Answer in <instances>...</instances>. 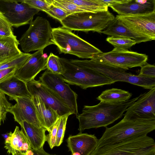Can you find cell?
I'll use <instances>...</instances> for the list:
<instances>
[{
  "label": "cell",
  "instance_id": "6da1fadb",
  "mask_svg": "<svg viewBox=\"0 0 155 155\" xmlns=\"http://www.w3.org/2000/svg\"><path fill=\"white\" fill-rule=\"evenodd\" d=\"M140 96L121 103L100 101L95 105H84L82 113L76 115L79 122L78 130L82 132L85 129L106 127L122 117L128 107Z\"/></svg>",
  "mask_w": 155,
  "mask_h": 155
},
{
  "label": "cell",
  "instance_id": "7a4b0ae2",
  "mask_svg": "<svg viewBox=\"0 0 155 155\" xmlns=\"http://www.w3.org/2000/svg\"><path fill=\"white\" fill-rule=\"evenodd\" d=\"M155 129V119L134 120L123 118L110 127H106L96 147L117 143L124 140L147 135Z\"/></svg>",
  "mask_w": 155,
  "mask_h": 155
},
{
  "label": "cell",
  "instance_id": "3957f363",
  "mask_svg": "<svg viewBox=\"0 0 155 155\" xmlns=\"http://www.w3.org/2000/svg\"><path fill=\"white\" fill-rule=\"evenodd\" d=\"M51 41L59 54H70L82 58L91 59L103 52L64 27L53 28Z\"/></svg>",
  "mask_w": 155,
  "mask_h": 155
},
{
  "label": "cell",
  "instance_id": "277c9868",
  "mask_svg": "<svg viewBox=\"0 0 155 155\" xmlns=\"http://www.w3.org/2000/svg\"><path fill=\"white\" fill-rule=\"evenodd\" d=\"M73 64L81 68H85L97 71L105 76L115 83L125 82L150 90L155 87V78H147L134 75L126 72L123 68L88 60L70 59Z\"/></svg>",
  "mask_w": 155,
  "mask_h": 155
},
{
  "label": "cell",
  "instance_id": "5b68a950",
  "mask_svg": "<svg viewBox=\"0 0 155 155\" xmlns=\"http://www.w3.org/2000/svg\"><path fill=\"white\" fill-rule=\"evenodd\" d=\"M115 18L108 10L81 12L70 14L60 22L63 27L71 31L101 33Z\"/></svg>",
  "mask_w": 155,
  "mask_h": 155
},
{
  "label": "cell",
  "instance_id": "8992f818",
  "mask_svg": "<svg viewBox=\"0 0 155 155\" xmlns=\"http://www.w3.org/2000/svg\"><path fill=\"white\" fill-rule=\"evenodd\" d=\"M91 155H155V143L152 138L142 136L96 147Z\"/></svg>",
  "mask_w": 155,
  "mask_h": 155
},
{
  "label": "cell",
  "instance_id": "52a82bcc",
  "mask_svg": "<svg viewBox=\"0 0 155 155\" xmlns=\"http://www.w3.org/2000/svg\"><path fill=\"white\" fill-rule=\"evenodd\" d=\"M64 69L61 75L64 81L68 84L75 85L84 89L89 87L102 86L115 83L110 78L97 71L79 67L69 60L59 58Z\"/></svg>",
  "mask_w": 155,
  "mask_h": 155
},
{
  "label": "cell",
  "instance_id": "ba28073f",
  "mask_svg": "<svg viewBox=\"0 0 155 155\" xmlns=\"http://www.w3.org/2000/svg\"><path fill=\"white\" fill-rule=\"evenodd\" d=\"M29 25L28 28L19 41L24 53L44 49L54 44L51 40L52 28L47 19L38 16Z\"/></svg>",
  "mask_w": 155,
  "mask_h": 155
},
{
  "label": "cell",
  "instance_id": "9c48e42d",
  "mask_svg": "<svg viewBox=\"0 0 155 155\" xmlns=\"http://www.w3.org/2000/svg\"><path fill=\"white\" fill-rule=\"evenodd\" d=\"M91 59L126 70L129 68L141 67L145 64L147 63L148 56L136 52L114 48L110 51L94 55Z\"/></svg>",
  "mask_w": 155,
  "mask_h": 155
},
{
  "label": "cell",
  "instance_id": "30bf717a",
  "mask_svg": "<svg viewBox=\"0 0 155 155\" xmlns=\"http://www.w3.org/2000/svg\"><path fill=\"white\" fill-rule=\"evenodd\" d=\"M39 81L53 92L72 111L78 114L77 94L63 80L61 75L47 70L39 77Z\"/></svg>",
  "mask_w": 155,
  "mask_h": 155
},
{
  "label": "cell",
  "instance_id": "8fae6325",
  "mask_svg": "<svg viewBox=\"0 0 155 155\" xmlns=\"http://www.w3.org/2000/svg\"><path fill=\"white\" fill-rule=\"evenodd\" d=\"M4 5L2 12L12 26L18 28L30 24L34 16L40 11L21 0L1 1Z\"/></svg>",
  "mask_w": 155,
  "mask_h": 155
},
{
  "label": "cell",
  "instance_id": "7c38bea8",
  "mask_svg": "<svg viewBox=\"0 0 155 155\" xmlns=\"http://www.w3.org/2000/svg\"><path fill=\"white\" fill-rule=\"evenodd\" d=\"M155 87L143 94L126 110L124 118L155 119Z\"/></svg>",
  "mask_w": 155,
  "mask_h": 155
},
{
  "label": "cell",
  "instance_id": "4fadbf2b",
  "mask_svg": "<svg viewBox=\"0 0 155 155\" xmlns=\"http://www.w3.org/2000/svg\"><path fill=\"white\" fill-rule=\"evenodd\" d=\"M115 17L132 30L150 38L152 40H155V12L137 15H117Z\"/></svg>",
  "mask_w": 155,
  "mask_h": 155
},
{
  "label": "cell",
  "instance_id": "5bb4252c",
  "mask_svg": "<svg viewBox=\"0 0 155 155\" xmlns=\"http://www.w3.org/2000/svg\"><path fill=\"white\" fill-rule=\"evenodd\" d=\"M26 84L31 96H38L43 102L56 111L60 117L68 114H73L67 105L39 80L34 79L27 83Z\"/></svg>",
  "mask_w": 155,
  "mask_h": 155
},
{
  "label": "cell",
  "instance_id": "9a60e30c",
  "mask_svg": "<svg viewBox=\"0 0 155 155\" xmlns=\"http://www.w3.org/2000/svg\"><path fill=\"white\" fill-rule=\"evenodd\" d=\"M16 103L12 105L9 112L12 114L15 121L20 124L26 121L35 127H42L38 118L35 106L32 98L16 97Z\"/></svg>",
  "mask_w": 155,
  "mask_h": 155
},
{
  "label": "cell",
  "instance_id": "2e32d148",
  "mask_svg": "<svg viewBox=\"0 0 155 155\" xmlns=\"http://www.w3.org/2000/svg\"><path fill=\"white\" fill-rule=\"evenodd\" d=\"M44 49L38 50L31 54L27 61L17 69L15 75L27 83L34 79L41 71L47 69L48 57L44 54Z\"/></svg>",
  "mask_w": 155,
  "mask_h": 155
},
{
  "label": "cell",
  "instance_id": "e0dca14e",
  "mask_svg": "<svg viewBox=\"0 0 155 155\" xmlns=\"http://www.w3.org/2000/svg\"><path fill=\"white\" fill-rule=\"evenodd\" d=\"M66 141L67 146L71 154L91 155L97 146L98 139L94 134L80 132L69 136Z\"/></svg>",
  "mask_w": 155,
  "mask_h": 155
},
{
  "label": "cell",
  "instance_id": "ac0fdd59",
  "mask_svg": "<svg viewBox=\"0 0 155 155\" xmlns=\"http://www.w3.org/2000/svg\"><path fill=\"white\" fill-rule=\"evenodd\" d=\"M8 133L5 139L4 148L9 154L25 155L26 152L32 149L27 137L22 130L16 126L13 132Z\"/></svg>",
  "mask_w": 155,
  "mask_h": 155
},
{
  "label": "cell",
  "instance_id": "d6986e66",
  "mask_svg": "<svg viewBox=\"0 0 155 155\" xmlns=\"http://www.w3.org/2000/svg\"><path fill=\"white\" fill-rule=\"evenodd\" d=\"M101 33L110 36L131 39L134 40L137 44L152 41L150 38L138 33L124 25L115 17Z\"/></svg>",
  "mask_w": 155,
  "mask_h": 155
},
{
  "label": "cell",
  "instance_id": "ffe728a7",
  "mask_svg": "<svg viewBox=\"0 0 155 155\" xmlns=\"http://www.w3.org/2000/svg\"><path fill=\"white\" fill-rule=\"evenodd\" d=\"M119 15H126L146 14L155 12V0H148L141 4L136 0H129L127 2L110 7Z\"/></svg>",
  "mask_w": 155,
  "mask_h": 155
},
{
  "label": "cell",
  "instance_id": "44dd1931",
  "mask_svg": "<svg viewBox=\"0 0 155 155\" xmlns=\"http://www.w3.org/2000/svg\"><path fill=\"white\" fill-rule=\"evenodd\" d=\"M0 91L9 96L11 100L16 97L32 98L26 83L15 75L0 83Z\"/></svg>",
  "mask_w": 155,
  "mask_h": 155
},
{
  "label": "cell",
  "instance_id": "7402d4cb",
  "mask_svg": "<svg viewBox=\"0 0 155 155\" xmlns=\"http://www.w3.org/2000/svg\"><path fill=\"white\" fill-rule=\"evenodd\" d=\"M38 119L42 127L48 132L51 127L60 117L57 111L43 102L38 96L32 95Z\"/></svg>",
  "mask_w": 155,
  "mask_h": 155
},
{
  "label": "cell",
  "instance_id": "603a6c76",
  "mask_svg": "<svg viewBox=\"0 0 155 155\" xmlns=\"http://www.w3.org/2000/svg\"><path fill=\"white\" fill-rule=\"evenodd\" d=\"M19 124L32 150H37L43 147L46 141L45 132L47 130L45 128L37 127L25 121H22Z\"/></svg>",
  "mask_w": 155,
  "mask_h": 155
},
{
  "label": "cell",
  "instance_id": "cb8c5ba5",
  "mask_svg": "<svg viewBox=\"0 0 155 155\" xmlns=\"http://www.w3.org/2000/svg\"><path fill=\"white\" fill-rule=\"evenodd\" d=\"M19 41L16 36L0 35V64L22 54L18 48Z\"/></svg>",
  "mask_w": 155,
  "mask_h": 155
},
{
  "label": "cell",
  "instance_id": "d4e9b609",
  "mask_svg": "<svg viewBox=\"0 0 155 155\" xmlns=\"http://www.w3.org/2000/svg\"><path fill=\"white\" fill-rule=\"evenodd\" d=\"M132 96V94L128 91L112 88L103 91L97 99L100 101L119 103L129 100Z\"/></svg>",
  "mask_w": 155,
  "mask_h": 155
},
{
  "label": "cell",
  "instance_id": "484cf974",
  "mask_svg": "<svg viewBox=\"0 0 155 155\" xmlns=\"http://www.w3.org/2000/svg\"><path fill=\"white\" fill-rule=\"evenodd\" d=\"M78 6L84 8L87 12L108 10L107 5L102 0H68Z\"/></svg>",
  "mask_w": 155,
  "mask_h": 155
},
{
  "label": "cell",
  "instance_id": "4316f807",
  "mask_svg": "<svg viewBox=\"0 0 155 155\" xmlns=\"http://www.w3.org/2000/svg\"><path fill=\"white\" fill-rule=\"evenodd\" d=\"M106 41L114 48L121 50H128L137 44L134 40L121 37L109 36L106 38Z\"/></svg>",
  "mask_w": 155,
  "mask_h": 155
},
{
  "label": "cell",
  "instance_id": "83f0119b",
  "mask_svg": "<svg viewBox=\"0 0 155 155\" xmlns=\"http://www.w3.org/2000/svg\"><path fill=\"white\" fill-rule=\"evenodd\" d=\"M51 1L52 5L63 9L69 14L81 12H87L84 8L68 0H51Z\"/></svg>",
  "mask_w": 155,
  "mask_h": 155
},
{
  "label": "cell",
  "instance_id": "f1b7e54d",
  "mask_svg": "<svg viewBox=\"0 0 155 155\" xmlns=\"http://www.w3.org/2000/svg\"><path fill=\"white\" fill-rule=\"evenodd\" d=\"M31 54L23 53L21 54L0 64V71L5 69L17 67L23 65L30 57Z\"/></svg>",
  "mask_w": 155,
  "mask_h": 155
},
{
  "label": "cell",
  "instance_id": "f546056e",
  "mask_svg": "<svg viewBox=\"0 0 155 155\" xmlns=\"http://www.w3.org/2000/svg\"><path fill=\"white\" fill-rule=\"evenodd\" d=\"M46 66L47 70L53 73L61 75L64 73V68L59 57L52 53H50L48 57Z\"/></svg>",
  "mask_w": 155,
  "mask_h": 155
},
{
  "label": "cell",
  "instance_id": "4dcf8cb0",
  "mask_svg": "<svg viewBox=\"0 0 155 155\" xmlns=\"http://www.w3.org/2000/svg\"><path fill=\"white\" fill-rule=\"evenodd\" d=\"M23 2L31 7L45 12L52 7L51 0H23Z\"/></svg>",
  "mask_w": 155,
  "mask_h": 155
},
{
  "label": "cell",
  "instance_id": "1f68e13d",
  "mask_svg": "<svg viewBox=\"0 0 155 155\" xmlns=\"http://www.w3.org/2000/svg\"><path fill=\"white\" fill-rule=\"evenodd\" d=\"M71 115L68 114L60 117L58 127L56 146L58 147L62 143L64 138L67 120L68 117Z\"/></svg>",
  "mask_w": 155,
  "mask_h": 155
},
{
  "label": "cell",
  "instance_id": "d6a6232c",
  "mask_svg": "<svg viewBox=\"0 0 155 155\" xmlns=\"http://www.w3.org/2000/svg\"><path fill=\"white\" fill-rule=\"evenodd\" d=\"M12 26L0 11V35L14 36L12 30Z\"/></svg>",
  "mask_w": 155,
  "mask_h": 155
},
{
  "label": "cell",
  "instance_id": "836d02e7",
  "mask_svg": "<svg viewBox=\"0 0 155 155\" xmlns=\"http://www.w3.org/2000/svg\"><path fill=\"white\" fill-rule=\"evenodd\" d=\"M12 106L7 100L5 94L0 91V118L3 123L6 119L7 114L9 112Z\"/></svg>",
  "mask_w": 155,
  "mask_h": 155
},
{
  "label": "cell",
  "instance_id": "e575fe53",
  "mask_svg": "<svg viewBox=\"0 0 155 155\" xmlns=\"http://www.w3.org/2000/svg\"><path fill=\"white\" fill-rule=\"evenodd\" d=\"M60 117L49 129V134L46 136V141L51 149L56 146L57 132L60 122Z\"/></svg>",
  "mask_w": 155,
  "mask_h": 155
},
{
  "label": "cell",
  "instance_id": "d590c367",
  "mask_svg": "<svg viewBox=\"0 0 155 155\" xmlns=\"http://www.w3.org/2000/svg\"><path fill=\"white\" fill-rule=\"evenodd\" d=\"M45 12L50 16L60 21L70 15L63 9L53 5L49 10Z\"/></svg>",
  "mask_w": 155,
  "mask_h": 155
},
{
  "label": "cell",
  "instance_id": "8d00e7d4",
  "mask_svg": "<svg viewBox=\"0 0 155 155\" xmlns=\"http://www.w3.org/2000/svg\"><path fill=\"white\" fill-rule=\"evenodd\" d=\"M138 76L147 78H155V66L147 63L141 67Z\"/></svg>",
  "mask_w": 155,
  "mask_h": 155
},
{
  "label": "cell",
  "instance_id": "74e56055",
  "mask_svg": "<svg viewBox=\"0 0 155 155\" xmlns=\"http://www.w3.org/2000/svg\"><path fill=\"white\" fill-rule=\"evenodd\" d=\"M18 68L13 67L0 71V83L9 77L15 75Z\"/></svg>",
  "mask_w": 155,
  "mask_h": 155
},
{
  "label": "cell",
  "instance_id": "f35d334b",
  "mask_svg": "<svg viewBox=\"0 0 155 155\" xmlns=\"http://www.w3.org/2000/svg\"><path fill=\"white\" fill-rule=\"evenodd\" d=\"M129 0H102V2L106 4L108 7H111L112 6L125 3Z\"/></svg>",
  "mask_w": 155,
  "mask_h": 155
},
{
  "label": "cell",
  "instance_id": "ab89813d",
  "mask_svg": "<svg viewBox=\"0 0 155 155\" xmlns=\"http://www.w3.org/2000/svg\"><path fill=\"white\" fill-rule=\"evenodd\" d=\"M34 153L33 155H51L46 152L43 149V147L37 150H32Z\"/></svg>",
  "mask_w": 155,
  "mask_h": 155
},
{
  "label": "cell",
  "instance_id": "60d3db41",
  "mask_svg": "<svg viewBox=\"0 0 155 155\" xmlns=\"http://www.w3.org/2000/svg\"><path fill=\"white\" fill-rule=\"evenodd\" d=\"M34 153L32 149L28 150L26 153L25 155H33Z\"/></svg>",
  "mask_w": 155,
  "mask_h": 155
},
{
  "label": "cell",
  "instance_id": "b9f144b4",
  "mask_svg": "<svg viewBox=\"0 0 155 155\" xmlns=\"http://www.w3.org/2000/svg\"><path fill=\"white\" fill-rule=\"evenodd\" d=\"M5 139H6L8 136V133L2 135Z\"/></svg>",
  "mask_w": 155,
  "mask_h": 155
},
{
  "label": "cell",
  "instance_id": "7bdbcfd3",
  "mask_svg": "<svg viewBox=\"0 0 155 155\" xmlns=\"http://www.w3.org/2000/svg\"><path fill=\"white\" fill-rule=\"evenodd\" d=\"M1 122H2V120L0 118V125H1Z\"/></svg>",
  "mask_w": 155,
  "mask_h": 155
},
{
  "label": "cell",
  "instance_id": "ee69618b",
  "mask_svg": "<svg viewBox=\"0 0 155 155\" xmlns=\"http://www.w3.org/2000/svg\"></svg>",
  "mask_w": 155,
  "mask_h": 155
}]
</instances>
